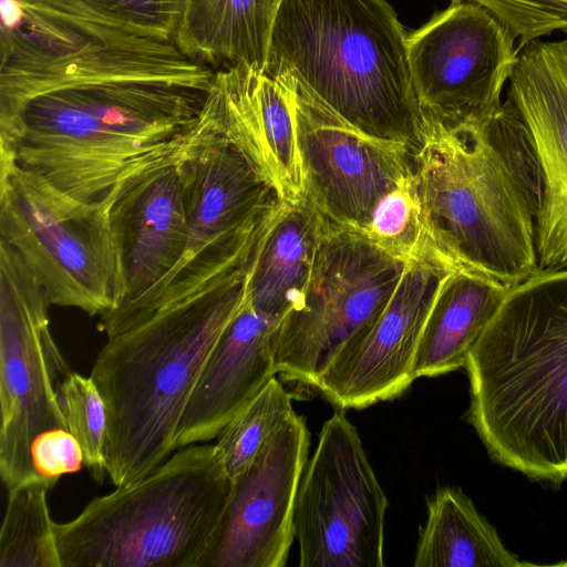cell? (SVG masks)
<instances>
[{
    "mask_svg": "<svg viewBox=\"0 0 567 567\" xmlns=\"http://www.w3.org/2000/svg\"><path fill=\"white\" fill-rule=\"evenodd\" d=\"M295 413L292 399L272 377L217 436L219 462L234 481L251 464L268 440Z\"/></svg>",
    "mask_w": 567,
    "mask_h": 567,
    "instance_id": "cell-24",
    "label": "cell"
},
{
    "mask_svg": "<svg viewBox=\"0 0 567 567\" xmlns=\"http://www.w3.org/2000/svg\"><path fill=\"white\" fill-rule=\"evenodd\" d=\"M274 13L264 0H185L174 43L212 69L264 72Z\"/></svg>",
    "mask_w": 567,
    "mask_h": 567,
    "instance_id": "cell-21",
    "label": "cell"
},
{
    "mask_svg": "<svg viewBox=\"0 0 567 567\" xmlns=\"http://www.w3.org/2000/svg\"><path fill=\"white\" fill-rule=\"evenodd\" d=\"M460 1L474 2L486 9L514 38H519V48L557 30L567 35V0Z\"/></svg>",
    "mask_w": 567,
    "mask_h": 567,
    "instance_id": "cell-28",
    "label": "cell"
},
{
    "mask_svg": "<svg viewBox=\"0 0 567 567\" xmlns=\"http://www.w3.org/2000/svg\"><path fill=\"white\" fill-rule=\"evenodd\" d=\"M280 320L245 301L208 355L182 414L176 450L206 443L275 377L276 333Z\"/></svg>",
    "mask_w": 567,
    "mask_h": 567,
    "instance_id": "cell-18",
    "label": "cell"
},
{
    "mask_svg": "<svg viewBox=\"0 0 567 567\" xmlns=\"http://www.w3.org/2000/svg\"><path fill=\"white\" fill-rule=\"evenodd\" d=\"M511 289L467 270H453L427 316L414 360L417 378L465 367L467 355Z\"/></svg>",
    "mask_w": 567,
    "mask_h": 567,
    "instance_id": "cell-20",
    "label": "cell"
},
{
    "mask_svg": "<svg viewBox=\"0 0 567 567\" xmlns=\"http://www.w3.org/2000/svg\"><path fill=\"white\" fill-rule=\"evenodd\" d=\"M49 306L43 286L0 240V474L7 489L41 477L32 463L34 440L66 429L59 392L72 370L50 331Z\"/></svg>",
    "mask_w": 567,
    "mask_h": 567,
    "instance_id": "cell-9",
    "label": "cell"
},
{
    "mask_svg": "<svg viewBox=\"0 0 567 567\" xmlns=\"http://www.w3.org/2000/svg\"><path fill=\"white\" fill-rule=\"evenodd\" d=\"M507 97L532 142L542 179L538 270L567 268V38L517 49Z\"/></svg>",
    "mask_w": 567,
    "mask_h": 567,
    "instance_id": "cell-16",
    "label": "cell"
},
{
    "mask_svg": "<svg viewBox=\"0 0 567 567\" xmlns=\"http://www.w3.org/2000/svg\"><path fill=\"white\" fill-rule=\"evenodd\" d=\"M420 528L414 567H516L495 527L461 489L443 487L427 501Z\"/></svg>",
    "mask_w": 567,
    "mask_h": 567,
    "instance_id": "cell-22",
    "label": "cell"
},
{
    "mask_svg": "<svg viewBox=\"0 0 567 567\" xmlns=\"http://www.w3.org/2000/svg\"><path fill=\"white\" fill-rule=\"evenodd\" d=\"M55 481L40 477L8 489L0 530V567H60L48 493Z\"/></svg>",
    "mask_w": 567,
    "mask_h": 567,
    "instance_id": "cell-23",
    "label": "cell"
},
{
    "mask_svg": "<svg viewBox=\"0 0 567 567\" xmlns=\"http://www.w3.org/2000/svg\"><path fill=\"white\" fill-rule=\"evenodd\" d=\"M514 39L486 9L460 0L408 34L412 84L424 118L453 125L497 110L517 59Z\"/></svg>",
    "mask_w": 567,
    "mask_h": 567,
    "instance_id": "cell-11",
    "label": "cell"
},
{
    "mask_svg": "<svg viewBox=\"0 0 567 567\" xmlns=\"http://www.w3.org/2000/svg\"><path fill=\"white\" fill-rule=\"evenodd\" d=\"M31 456L38 475L55 482L84 465L82 447L66 429H53L39 435L32 444Z\"/></svg>",
    "mask_w": 567,
    "mask_h": 567,
    "instance_id": "cell-29",
    "label": "cell"
},
{
    "mask_svg": "<svg viewBox=\"0 0 567 567\" xmlns=\"http://www.w3.org/2000/svg\"><path fill=\"white\" fill-rule=\"evenodd\" d=\"M66 429L79 441L84 466L96 482L106 473L107 421L103 398L91 377L72 371L59 392Z\"/></svg>",
    "mask_w": 567,
    "mask_h": 567,
    "instance_id": "cell-27",
    "label": "cell"
},
{
    "mask_svg": "<svg viewBox=\"0 0 567 567\" xmlns=\"http://www.w3.org/2000/svg\"><path fill=\"white\" fill-rule=\"evenodd\" d=\"M365 235L384 251L405 262L426 254L437 255L431 245L410 177L380 200Z\"/></svg>",
    "mask_w": 567,
    "mask_h": 567,
    "instance_id": "cell-26",
    "label": "cell"
},
{
    "mask_svg": "<svg viewBox=\"0 0 567 567\" xmlns=\"http://www.w3.org/2000/svg\"><path fill=\"white\" fill-rule=\"evenodd\" d=\"M292 92L303 197L327 221L365 234L380 200L410 177L412 154Z\"/></svg>",
    "mask_w": 567,
    "mask_h": 567,
    "instance_id": "cell-13",
    "label": "cell"
},
{
    "mask_svg": "<svg viewBox=\"0 0 567 567\" xmlns=\"http://www.w3.org/2000/svg\"><path fill=\"white\" fill-rule=\"evenodd\" d=\"M388 498L344 412L322 425L297 492L300 567H383Z\"/></svg>",
    "mask_w": 567,
    "mask_h": 567,
    "instance_id": "cell-10",
    "label": "cell"
},
{
    "mask_svg": "<svg viewBox=\"0 0 567 567\" xmlns=\"http://www.w3.org/2000/svg\"><path fill=\"white\" fill-rule=\"evenodd\" d=\"M264 1L267 3V6H268L272 11H275V10H276V7H277V4H278V2H279L280 0H264Z\"/></svg>",
    "mask_w": 567,
    "mask_h": 567,
    "instance_id": "cell-30",
    "label": "cell"
},
{
    "mask_svg": "<svg viewBox=\"0 0 567 567\" xmlns=\"http://www.w3.org/2000/svg\"><path fill=\"white\" fill-rule=\"evenodd\" d=\"M406 35L385 0H280L264 72L357 131L413 155L426 122Z\"/></svg>",
    "mask_w": 567,
    "mask_h": 567,
    "instance_id": "cell-4",
    "label": "cell"
},
{
    "mask_svg": "<svg viewBox=\"0 0 567 567\" xmlns=\"http://www.w3.org/2000/svg\"><path fill=\"white\" fill-rule=\"evenodd\" d=\"M425 122L410 184L433 249L455 270L507 289L530 278L538 271L542 179L512 101L474 121Z\"/></svg>",
    "mask_w": 567,
    "mask_h": 567,
    "instance_id": "cell-1",
    "label": "cell"
},
{
    "mask_svg": "<svg viewBox=\"0 0 567 567\" xmlns=\"http://www.w3.org/2000/svg\"><path fill=\"white\" fill-rule=\"evenodd\" d=\"M468 421L491 457L567 480V268L512 288L471 349Z\"/></svg>",
    "mask_w": 567,
    "mask_h": 567,
    "instance_id": "cell-3",
    "label": "cell"
},
{
    "mask_svg": "<svg viewBox=\"0 0 567 567\" xmlns=\"http://www.w3.org/2000/svg\"><path fill=\"white\" fill-rule=\"evenodd\" d=\"M310 433L296 412L233 481L223 516L196 567H284Z\"/></svg>",
    "mask_w": 567,
    "mask_h": 567,
    "instance_id": "cell-14",
    "label": "cell"
},
{
    "mask_svg": "<svg viewBox=\"0 0 567 567\" xmlns=\"http://www.w3.org/2000/svg\"><path fill=\"white\" fill-rule=\"evenodd\" d=\"M69 13L136 34L174 41L185 0H43Z\"/></svg>",
    "mask_w": 567,
    "mask_h": 567,
    "instance_id": "cell-25",
    "label": "cell"
},
{
    "mask_svg": "<svg viewBox=\"0 0 567 567\" xmlns=\"http://www.w3.org/2000/svg\"><path fill=\"white\" fill-rule=\"evenodd\" d=\"M323 220L302 298L276 333V372L312 388L344 344L383 309L409 264L365 234Z\"/></svg>",
    "mask_w": 567,
    "mask_h": 567,
    "instance_id": "cell-8",
    "label": "cell"
},
{
    "mask_svg": "<svg viewBox=\"0 0 567 567\" xmlns=\"http://www.w3.org/2000/svg\"><path fill=\"white\" fill-rule=\"evenodd\" d=\"M178 164L187 219L185 252L153 289L101 316L99 329L106 337L141 322L236 261L285 202L270 177L221 130L209 95L179 150Z\"/></svg>",
    "mask_w": 567,
    "mask_h": 567,
    "instance_id": "cell-6",
    "label": "cell"
},
{
    "mask_svg": "<svg viewBox=\"0 0 567 567\" xmlns=\"http://www.w3.org/2000/svg\"><path fill=\"white\" fill-rule=\"evenodd\" d=\"M221 130L278 187L285 202L303 197L293 92L246 65L215 71L208 93Z\"/></svg>",
    "mask_w": 567,
    "mask_h": 567,
    "instance_id": "cell-17",
    "label": "cell"
},
{
    "mask_svg": "<svg viewBox=\"0 0 567 567\" xmlns=\"http://www.w3.org/2000/svg\"><path fill=\"white\" fill-rule=\"evenodd\" d=\"M0 240L37 277L50 305L90 316L115 307L116 255L104 200L76 199L1 154Z\"/></svg>",
    "mask_w": 567,
    "mask_h": 567,
    "instance_id": "cell-7",
    "label": "cell"
},
{
    "mask_svg": "<svg viewBox=\"0 0 567 567\" xmlns=\"http://www.w3.org/2000/svg\"><path fill=\"white\" fill-rule=\"evenodd\" d=\"M256 241L188 295L107 337L97 353L90 377L105 404L106 473L115 487L142 478L176 451L197 379L245 301Z\"/></svg>",
    "mask_w": 567,
    "mask_h": 567,
    "instance_id": "cell-2",
    "label": "cell"
},
{
    "mask_svg": "<svg viewBox=\"0 0 567 567\" xmlns=\"http://www.w3.org/2000/svg\"><path fill=\"white\" fill-rule=\"evenodd\" d=\"M453 270L435 254L411 260L383 309L336 354L313 388L339 409H364L402 394L415 380L427 316Z\"/></svg>",
    "mask_w": 567,
    "mask_h": 567,
    "instance_id": "cell-12",
    "label": "cell"
},
{
    "mask_svg": "<svg viewBox=\"0 0 567 567\" xmlns=\"http://www.w3.org/2000/svg\"><path fill=\"white\" fill-rule=\"evenodd\" d=\"M231 487L214 444L181 447L73 519L54 523L60 567H196Z\"/></svg>",
    "mask_w": 567,
    "mask_h": 567,
    "instance_id": "cell-5",
    "label": "cell"
},
{
    "mask_svg": "<svg viewBox=\"0 0 567 567\" xmlns=\"http://www.w3.org/2000/svg\"><path fill=\"white\" fill-rule=\"evenodd\" d=\"M323 218L302 197L284 202L264 225L246 276V301L281 320L301 300L323 228Z\"/></svg>",
    "mask_w": 567,
    "mask_h": 567,
    "instance_id": "cell-19",
    "label": "cell"
},
{
    "mask_svg": "<svg viewBox=\"0 0 567 567\" xmlns=\"http://www.w3.org/2000/svg\"><path fill=\"white\" fill-rule=\"evenodd\" d=\"M181 147L132 169L104 198L116 255L113 309L153 289L185 252L187 219L178 164Z\"/></svg>",
    "mask_w": 567,
    "mask_h": 567,
    "instance_id": "cell-15",
    "label": "cell"
}]
</instances>
